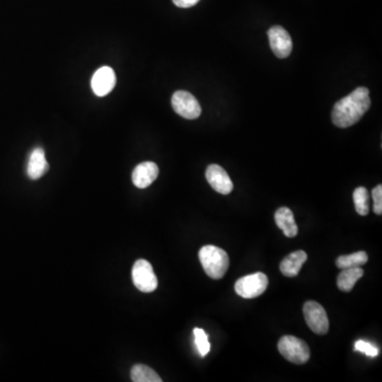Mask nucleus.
Here are the masks:
<instances>
[{"label": "nucleus", "mask_w": 382, "mask_h": 382, "mask_svg": "<svg viewBox=\"0 0 382 382\" xmlns=\"http://www.w3.org/2000/svg\"><path fill=\"white\" fill-rule=\"evenodd\" d=\"M307 256L304 251H296L291 253L287 257L283 258L281 264V272L287 277H295L298 275L303 266L306 262Z\"/></svg>", "instance_id": "obj_14"}, {"label": "nucleus", "mask_w": 382, "mask_h": 382, "mask_svg": "<svg viewBox=\"0 0 382 382\" xmlns=\"http://www.w3.org/2000/svg\"><path fill=\"white\" fill-rule=\"evenodd\" d=\"M307 325L316 335H326L329 331V321L327 314L322 305L314 301H309L303 308Z\"/></svg>", "instance_id": "obj_6"}, {"label": "nucleus", "mask_w": 382, "mask_h": 382, "mask_svg": "<svg viewBox=\"0 0 382 382\" xmlns=\"http://www.w3.org/2000/svg\"><path fill=\"white\" fill-rule=\"evenodd\" d=\"M49 164L46 160L45 151L42 148H36L31 152L27 166V175L31 179H38L46 175Z\"/></svg>", "instance_id": "obj_12"}, {"label": "nucleus", "mask_w": 382, "mask_h": 382, "mask_svg": "<svg viewBox=\"0 0 382 382\" xmlns=\"http://www.w3.org/2000/svg\"><path fill=\"white\" fill-rule=\"evenodd\" d=\"M355 208L360 216H366L370 212V194L366 187H358L353 194Z\"/></svg>", "instance_id": "obj_18"}, {"label": "nucleus", "mask_w": 382, "mask_h": 382, "mask_svg": "<svg viewBox=\"0 0 382 382\" xmlns=\"http://www.w3.org/2000/svg\"><path fill=\"white\" fill-rule=\"evenodd\" d=\"M370 107V90L364 86L357 88L333 106L331 114L333 125L341 129L352 127L360 121Z\"/></svg>", "instance_id": "obj_1"}, {"label": "nucleus", "mask_w": 382, "mask_h": 382, "mask_svg": "<svg viewBox=\"0 0 382 382\" xmlns=\"http://www.w3.org/2000/svg\"><path fill=\"white\" fill-rule=\"evenodd\" d=\"M132 279L135 287L144 293L153 292L157 288L158 281L150 262L138 259L132 269Z\"/></svg>", "instance_id": "obj_5"}, {"label": "nucleus", "mask_w": 382, "mask_h": 382, "mask_svg": "<svg viewBox=\"0 0 382 382\" xmlns=\"http://www.w3.org/2000/svg\"><path fill=\"white\" fill-rule=\"evenodd\" d=\"M115 71L109 66H103L94 73L92 78V88L98 97H104L115 88Z\"/></svg>", "instance_id": "obj_10"}, {"label": "nucleus", "mask_w": 382, "mask_h": 382, "mask_svg": "<svg viewBox=\"0 0 382 382\" xmlns=\"http://www.w3.org/2000/svg\"><path fill=\"white\" fill-rule=\"evenodd\" d=\"M131 379L134 382H162L155 370L144 364H136L131 370Z\"/></svg>", "instance_id": "obj_16"}, {"label": "nucleus", "mask_w": 382, "mask_h": 382, "mask_svg": "<svg viewBox=\"0 0 382 382\" xmlns=\"http://www.w3.org/2000/svg\"><path fill=\"white\" fill-rule=\"evenodd\" d=\"M160 169L152 162H144L135 167L132 173V181L137 188L144 189L150 186L157 179Z\"/></svg>", "instance_id": "obj_11"}, {"label": "nucleus", "mask_w": 382, "mask_h": 382, "mask_svg": "<svg viewBox=\"0 0 382 382\" xmlns=\"http://www.w3.org/2000/svg\"><path fill=\"white\" fill-rule=\"evenodd\" d=\"M269 279L262 272L241 277L235 283V291L243 298H255L267 290Z\"/></svg>", "instance_id": "obj_4"}, {"label": "nucleus", "mask_w": 382, "mask_h": 382, "mask_svg": "<svg viewBox=\"0 0 382 382\" xmlns=\"http://www.w3.org/2000/svg\"><path fill=\"white\" fill-rule=\"evenodd\" d=\"M272 51L279 59H285L292 51V40L288 31L283 27L274 26L268 31Z\"/></svg>", "instance_id": "obj_8"}, {"label": "nucleus", "mask_w": 382, "mask_h": 382, "mask_svg": "<svg viewBox=\"0 0 382 382\" xmlns=\"http://www.w3.org/2000/svg\"><path fill=\"white\" fill-rule=\"evenodd\" d=\"M206 179L214 190L221 194H229L233 189L231 177L221 166L212 164L206 169Z\"/></svg>", "instance_id": "obj_9"}, {"label": "nucleus", "mask_w": 382, "mask_h": 382, "mask_svg": "<svg viewBox=\"0 0 382 382\" xmlns=\"http://www.w3.org/2000/svg\"><path fill=\"white\" fill-rule=\"evenodd\" d=\"M355 351L364 353V354L370 357H376L379 354V351H378L377 347L373 346V345L366 342V341H362V340L357 341L356 344H355Z\"/></svg>", "instance_id": "obj_20"}, {"label": "nucleus", "mask_w": 382, "mask_h": 382, "mask_svg": "<svg viewBox=\"0 0 382 382\" xmlns=\"http://www.w3.org/2000/svg\"><path fill=\"white\" fill-rule=\"evenodd\" d=\"M199 259L210 279H221L229 270V255L218 246H203L199 251Z\"/></svg>", "instance_id": "obj_2"}, {"label": "nucleus", "mask_w": 382, "mask_h": 382, "mask_svg": "<svg viewBox=\"0 0 382 382\" xmlns=\"http://www.w3.org/2000/svg\"><path fill=\"white\" fill-rule=\"evenodd\" d=\"M364 271L361 267L343 269L337 279L338 288L343 292H349L354 289L357 281L364 276Z\"/></svg>", "instance_id": "obj_15"}, {"label": "nucleus", "mask_w": 382, "mask_h": 382, "mask_svg": "<svg viewBox=\"0 0 382 382\" xmlns=\"http://www.w3.org/2000/svg\"><path fill=\"white\" fill-rule=\"evenodd\" d=\"M194 341H196V348L200 353L201 357H205L209 353L210 344L208 342L207 335L201 328H194Z\"/></svg>", "instance_id": "obj_19"}, {"label": "nucleus", "mask_w": 382, "mask_h": 382, "mask_svg": "<svg viewBox=\"0 0 382 382\" xmlns=\"http://www.w3.org/2000/svg\"><path fill=\"white\" fill-rule=\"evenodd\" d=\"M279 351L291 364H305L310 359L309 346L305 341L293 335H285L279 340Z\"/></svg>", "instance_id": "obj_3"}, {"label": "nucleus", "mask_w": 382, "mask_h": 382, "mask_svg": "<svg viewBox=\"0 0 382 382\" xmlns=\"http://www.w3.org/2000/svg\"><path fill=\"white\" fill-rule=\"evenodd\" d=\"M173 1L177 7L186 9V8L194 7L200 0H173Z\"/></svg>", "instance_id": "obj_22"}, {"label": "nucleus", "mask_w": 382, "mask_h": 382, "mask_svg": "<svg viewBox=\"0 0 382 382\" xmlns=\"http://www.w3.org/2000/svg\"><path fill=\"white\" fill-rule=\"evenodd\" d=\"M372 196L374 200V212L376 215H381L382 214V186L378 185L372 191Z\"/></svg>", "instance_id": "obj_21"}, {"label": "nucleus", "mask_w": 382, "mask_h": 382, "mask_svg": "<svg viewBox=\"0 0 382 382\" xmlns=\"http://www.w3.org/2000/svg\"><path fill=\"white\" fill-rule=\"evenodd\" d=\"M368 256L364 251L354 253L351 255H343L335 260V264L339 269H347V268L362 267L368 262Z\"/></svg>", "instance_id": "obj_17"}, {"label": "nucleus", "mask_w": 382, "mask_h": 382, "mask_svg": "<svg viewBox=\"0 0 382 382\" xmlns=\"http://www.w3.org/2000/svg\"><path fill=\"white\" fill-rule=\"evenodd\" d=\"M274 219H275L276 225L283 231L285 237L293 238L296 236L298 233V227L295 223L294 215L290 208L281 207L276 210Z\"/></svg>", "instance_id": "obj_13"}, {"label": "nucleus", "mask_w": 382, "mask_h": 382, "mask_svg": "<svg viewBox=\"0 0 382 382\" xmlns=\"http://www.w3.org/2000/svg\"><path fill=\"white\" fill-rule=\"evenodd\" d=\"M171 104L175 113L189 120L198 118L202 113V109L196 98L185 90L175 92L171 99Z\"/></svg>", "instance_id": "obj_7"}]
</instances>
